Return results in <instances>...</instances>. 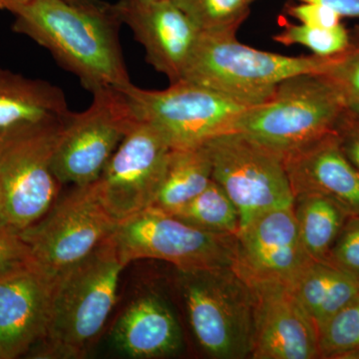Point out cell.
Segmentation results:
<instances>
[{
  "instance_id": "obj_1",
  "label": "cell",
  "mask_w": 359,
  "mask_h": 359,
  "mask_svg": "<svg viewBox=\"0 0 359 359\" xmlns=\"http://www.w3.org/2000/svg\"><path fill=\"white\" fill-rule=\"evenodd\" d=\"M13 14L14 32L46 48L87 91L132 84L120 44L123 22L115 4L33 0Z\"/></svg>"
},
{
  "instance_id": "obj_2",
  "label": "cell",
  "mask_w": 359,
  "mask_h": 359,
  "mask_svg": "<svg viewBox=\"0 0 359 359\" xmlns=\"http://www.w3.org/2000/svg\"><path fill=\"white\" fill-rule=\"evenodd\" d=\"M124 268L112 235L83 261L56 276L46 334L32 349L34 355L83 358L114 309Z\"/></svg>"
},
{
  "instance_id": "obj_3",
  "label": "cell",
  "mask_w": 359,
  "mask_h": 359,
  "mask_svg": "<svg viewBox=\"0 0 359 359\" xmlns=\"http://www.w3.org/2000/svg\"><path fill=\"white\" fill-rule=\"evenodd\" d=\"M330 57L287 56L252 48L231 34L201 32L183 79L252 107L266 102L287 78L323 73Z\"/></svg>"
},
{
  "instance_id": "obj_4",
  "label": "cell",
  "mask_w": 359,
  "mask_h": 359,
  "mask_svg": "<svg viewBox=\"0 0 359 359\" xmlns=\"http://www.w3.org/2000/svg\"><path fill=\"white\" fill-rule=\"evenodd\" d=\"M346 109L327 78L320 73H304L283 81L266 102L245 109L235 132L283 157L334 133Z\"/></svg>"
},
{
  "instance_id": "obj_5",
  "label": "cell",
  "mask_w": 359,
  "mask_h": 359,
  "mask_svg": "<svg viewBox=\"0 0 359 359\" xmlns=\"http://www.w3.org/2000/svg\"><path fill=\"white\" fill-rule=\"evenodd\" d=\"M194 334L214 358H250L254 342L252 290L231 268L179 271Z\"/></svg>"
},
{
  "instance_id": "obj_6",
  "label": "cell",
  "mask_w": 359,
  "mask_h": 359,
  "mask_svg": "<svg viewBox=\"0 0 359 359\" xmlns=\"http://www.w3.org/2000/svg\"><path fill=\"white\" fill-rule=\"evenodd\" d=\"M65 117L26 129L0 144V222L4 228L25 231L58 200L63 186L52 161Z\"/></svg>"
},
{
  "instance_id": "obj_7",
  "label": "cell",
  "mask_w": 359,
  "mask_h": 359,
  "mask_svg": "<svg viewBox=\"0 0 359 359\" xmlns=\"http://www.w3.org/2000/svg\"><path fill=\"white\" fill-rule=\"evenodd\" d=\"M135 115L155 127L173 149L198 147L235 132L248 106L219 92L181 80L163 90L139 88L133 83L120 89Z\"/></svg>"
},
{
  "instance_id": "obj_8",
  "label": "cell",
  "mask_w": 359,
  "mask_h": 359,
  "mask_svg": "<svg viewBox=\"0 0 359 359\" xmlns=\"http://www.w3.org/2000/svg\"><path fill=\"white\" fill-rule=\"evenodd\" d=\"M113 240L125 266L153 259L178 271L231 268L237 245V236L201 230L154 208L120 222Z\"/></svg>"
},
{
  "instance_id": "obj_9",
  "label": "cell",
  "mask_w": 359,
  "mask_h": 359,
  "mask_svg": "<svg viewBox=\"0 0 359 359\" xmlns=\"http://www.w3.org/2000/svg\"><path fill=\"white\" fill-rule=\"evenodd\" d=\"M212 178L233 201L241 230L264 212L294 204V193L282 155L241 132L205 143Z\"/></svg>"
},
{
  "instance_id": "obj_10",
  "label": "cell",
  "mask_w": 359,
  "mask_h": 359,
  "mask_svg": "<svg viewBox=\"0 0 359 359\" xmlns=\"http://www.w3.org/2000/svg\"><path fill=\"white\" fill-rule=\"evenodd\" d=\"M118 222L99 199L95 182L73 187L43 218L20 231L35 266L54 280L114 233Z\"/></svg>"
},
{
  "instance_id": "obj_11",
  "label": "cell",
  "mask_w": 359,
  "mask_h": 359,
  "mask_svg": "<svg viewBox=\"0 0 359 359\" xmlns=\"http://www.w3.org/2000/svg\"><path fill=\"white\" fill-rule=\"evenodd\" d=\"M83 112L68 113L52 168L62 186L90 185L99 179L138 118L119 89L98 90Z\"/></svg>"
},
{
  "instance_id": "obj_12",
  "label": "cell",
  "mask_w": 359,
  "mask_h": 359,
  "mask_svg": "<svg viewBox=\"0 0 359 359\" xmlns=\"http://www.w3.org/2000/svg\"><path fill=\"white\" fill-rule=\"evenodd\" d=\"M149 123L137 120L95 182L99 199L118 222L152 205L172 151Z\"/></svg>"
},
{
  "instance_id": "obj_13",
  "label": "cell",
  "mask_w": 359,
  "mask_h": 359,
  "mask_svg": "<svg viewBox=\"0 0 359 359\" xmlns=\"http://www.w3.org/2000/svg\"><path fill=\"white\" fill-rule=\"evenodd\" d=\"M313 262L299 238L292 204L264 212L240 231L231 269L250 287L292 289Z\"/></svg>"
},
{
  "instance_id": "obj_14",
  "label": "cell",
  "mask_w": 359,
  "mask_h": 359,
  "mask_svg": "<svg viewBox=\"0 0 359 359\" xmlns=\"http://www.w3.org/2000/svg\"><path fill=\"white\" fill-rule=\"evenodd\" d=\"M115 6L123 25L145 49L149 65L170 83L181 81L201 35L193 20L174 0H119Z\"/></svg>"
},
{
  "instance_id": "obj_15",
  "label": "cell",
  "mask_w": 359,
  "mask_h": 359,
  "mask_svg": "<svg viewBox=\"0 0 359 359\" xmlns=\"http://www.w3.org/2000/svg\"><path fill=\"white\" fill-rule=\"evenodd\" d=\"M255 299V359L320 358L318 330L292 287H250Z\"/></svg>"
},
{
  "instance_id": "obj_16",
  "label": "cell",
  "mask_w": 359,
  "mask_h": 359,
  "mask_svg": "<svg viewBox=\"0 0 359 359\" xmlns=\"http://www.w3.org/2000/svg\"><path fill=\"white\" fill-rule=\"evenodd\" d=\"M52 287L36 266L0 280V359L25 355L43 339Z\"/></svg>"
},
{
  "instance_id": "obj_17",
  "label": "cell",
  "mask_w": 359,
  "mask_h": 359,
  "mask_svg": "<svg viewBox=\"0 0 359 359\" xmlns=\"http://www.w3.org/2000/svg\"><path fill=\"white\" fill-rule=\"evenodd\" d=\"M294 197L320 194L359 217V172L330 133L283 156Z\"/></svg>"
},
{
  "instance_id": "obj_18",
  "label": "cell",
  "mask_w": 359,
  "mask_h": 359,
  "mask_svg": "<svg viewBox=\"0 0 359 359\" xmlns=\"http://www.w3.org/2000/svg\"><path fill=\"white\" fill-rule=\"evenodd\" d=\"M110 339L119 353L131 358H166L182 347L178 321L166 302L152 294L127 306L116 320Z\"/></svg>"
},
{
  "instance_id": "obj_19",
  "label": "cell",
  "mask_w": 359,
  "mask_h": 359,
  "mask_svg": "<svg viewBox=\"0 0 359 359\" xmlns=\"http://www.w3.org/2000/svg\"><path fill=\"white\" fill-rule=\"evenodd\" d=\"M69 112L62 89L0 68V144L26 129L63 119Z\"/></svg>"
},
{
  "instance_id": "obj_20",
  "label": "cell",
  "mask_w": 359,
  "mask_h": 359,
  "mask_svg": "<svg viewBox=\"0 0 359 359\" xmlns=\"http://www.w3.org/2000/svg\"><path fill=\"white\" fill-rule=\"evenodd\" d=\"M292 292L316 330L359 294V280L332 264L313 261Z\"/></svg>"
},
{
  "instance_id": "obj_21",
  "label": "cell",
  "mask_w": 359,
  "mask_h": 359,
  "mask_svg": "<svg viewBox=\"0 0 359 359\" xmlns=\"http://www.w3.org/2000/svg\"><path fill=\"white\" fill-rule=\"evenodd\" d=\"M212 171L211 158L205 144L172 149L159 190L149 208L176 214L210 185Z\"/></svg>"
},
{
  "instance_id": "obj_22",
  "label": "cell",
  "mask_w": 359,
  "mask_h": 359,
  "mask_svg": "<svg viewBox=\"0 0 359 359\" xmlns=\"http://www.w3.org/2000/svg\"><path fill=\"white\" fill-rule=\"evenodd\" d=\"M294 212L299 238L309 256L325 263L351 215L334 200L313 193L295 196Z\"/></svg>"
},
{
  "instance_id": "obj_23",
  "label": "cell",
  "mask_w": 359,
  "mask_h": 359,
  "mask_svg": "<svg viewBox=\"0 0 359 359\" xmlns=\"http://www.w3.org/2000/svg\"><path fill=\"white\" fill-rule=\"evenodd\" d=\"M173 216L212 233L238 236L241 231L237 207L215 181Z\"/></svg>"
},
{
  "instance_id": "obj_24",
  "label": "cell",
  "mask_w": 359,
  "mask_h": 359,
  "mask_svg": "<svg viewBox=\"0 0 359 359\" xmlns=\"http://www.w3.org/2000/svg\"><path fill=\"white\" fill-rule=\"evenodd\" d=\"M256 0H174L203 33L236 35Z\"/></svg>"
},
{
  "instance_id": "obj_25",
  "label": "cell",
  "mask_w": 359,
  "mask_h": 359,
  "mask_svg": "<svg viewBox=\"0 0 359 359\" xmlns=\"http://www.w3.org/2000/svg\"><path fill=\"white\" fill-rule=\"evenodd\" d=\"M320 358L359 359V294L318 330Z\"/></svg>"
},
{
  "instance_id": "obj_26",
  "label": "cell",
  "mask_w": 359,
  "mask_h": 359,
  "mask_svg": "<svg viewBox=\"0 0 359 359\" xmlns=\"http://www.w3.org/2000/svg\"><path fill=\"white\" fill-rule=\"evenodd\" d=\"M273 40L285 46L302 45L320 57L339 55L353 42L348 30L342 23L334 27H316L287 22L282 32L273 36Z\"/></svg>"
},
{
  "instance_id": "obj_27",
  "label": "cell",
  "mask_w": 359,
  "mask_h": 359,
  "mask_svg": "<svg viewBox=\"0 0 359 359\" xmlns=\"http://www.w3.org/2000/svg\"><path fill=\"white\" fill-rule=\"evenodd\" d=\"M320 74L334 85L346 107L359 113V39H353L346 51L332 56Z\"/></svg>"
},
{
  "instance_id": "obj_28",
  "label": "cell",
  "mask_w": 359,
  "mask_h": 359,
  "mask_svg": "<svg viewBox=\"0 0 359 359\" xmlns=\"http://www.w3.org/2000/svg\"><path fill=\"white\" fill-rule=\"evenodd\" d=\"M325 263L359 280V217L347 219Z\"/></svg>"
},
{
  "instance_id": "obj_29",
  "label": "cell",
  "mask_w": 359,
  "mask_h": 359,
  "mask_svg": "<svg viewBox=\"0 0 359 359\" xmlns=\"http://www.w3.org/2000/svg\"><path fill=\"white\" fill-rule=\"evenodd\" d=\"M35 266L32 252L18 231L0 228V280Z\"/></svg>"
},
{
  "instance_id": "obj_30",
  "label": "cell",
  "mask_w": 359,
  "mask_h": 359,
  "mask_svg": "<svg viewBox=\"0 0 359 359\" xmlns=\"http://www.w3.org/2000/svg\"><path fill=\"white\" fill-rule=\"evenodd\" d=\"M285 11L302 25L316 27H334L341 25V20L344 18L332 8L309 2L287 6Z\"/></svg>"
},
{
  "instance_id": "obj_31",
  "label": "cell",
  "mask_w": 359,
  "mask_h": 359,
  "mask_svg": "<svg viewBox=\"0 0 359 359\" xmlns=\"http://www.w3.org/2000/svg\"><path fill=\"white\" fill-rule=\"evenodd\" d=\"M335 133L342 152L359 172V113L347 108L340 118Z\"/></svg>"
},
{
  "instance_id": "obj_32",
  "label": "cell",
  "mask_w": 359,
  "mask_h": 359,
  "mask_svg": "<svg viewBox=\"0 0 359 359\" xmlns=\"http://www.w3.org/2000/svg\"><path fill=\"white\" fill-rule=\"evenodd\" d=\"M299 1L327 6L337 11L344 18H359V0H299Z\"/></svg>"
},
{
  "instance_id": "obj_33",
  "label": "cell",
  "mask_w": 359,
  "mask_h": 359,
  "mask_svg": "<svg viewBox=\"0 0 359 359\" xmlns=\"http://www.w3.org/2000/svg\"><path fill=\"white\" fill-rule=\"evenodd\" d=\"M33 0H0V9L9 11L13 13L20 7L30 4ZM68 1L80 2V4H89V2H96L99 0H68Z\"/></svg>"
},
{
  "instance_id": "obj_34",
  "label": "cell",
  "mask_w": 359,
  "mask_h": 359,
  "mask_svg": "<svg viewBox=\"0 0 359 359\" xmlns=\"http://www.w3.org/2000/svg\"><path fill=\"white\" fill-rule=\"evenodd\" d=\"M135 1L151 2V1H157V0H135Z\"/></svg>"
},
{
  "instance_id": "obj_35",
  "label": "cell",
  "mask_w": 359,
  "mask_h": 359,
  "mask_svg": "<svg viewBox=\"0 0 359 359\" xmlns=\"http://www.w3.org/2000/svg\"><path fill=\"white\" fill-rule=\"evenodd\" d=\"M0 228H4V226H2L1 222H0Z\"/></svg>"
}]
</instances>
